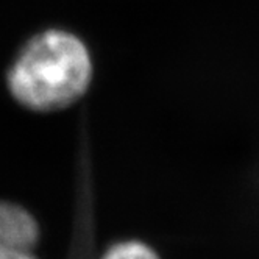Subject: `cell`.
<instances>
[{
	"mask_svg": "<svg viewBox=\"0 0 259 259\" xmlns=\"http://www.w3.org/2000/svg\"><path fill=\"white\" fill-rule=\"evenodd\" d=\"M91 53L78 36L46 30L22 47L7 84L13 99L36 113H53L77 103L92 81Z\"/></svg>",
	"mask_w": 259,
	"mask_h": 259,
	"instance_id": "obj_1",
	"label": "cell"
},
{
	"mask_svg": "<svg viewBox=\"0 0 259 259\" xmlns=\"http://www.w3.org/2000/svg\"><path fill=\"white\" fill-rule=\"evenodd\" d=\"M91 158L89 144H80L75 180V206H73L72 234L66 259H99L96 233V186Z\"/></svg>",
	"mask_w": 259,
	"mask_h": 259,
	"instance_id": "obj_2",
	"label": "cell"
},
{
	"mask_svg": "<svg viewBox=\"0 0 259 259\" xmlns=\"http://www.w3.org/2000/svg\"><path fill=\"white\" fill-rule=\"evenodd\" d=\"M39 236V224L28 209L0 200V248L34 251Z\"/></svg>",
	"mask_w": 259,
	"mask_h": 259,
	"instance_id": "obj_3",
	"label": "cell"
},
{
	"mask_svg": "<svg viewBox=\"0 0 259 259\" xmlns=\"http://www.w3.org/2000/svg\"><path fill=\"white\" fill-rule=\"evenodd\" d=\"M99 259H159V256L150 245L132 239L113 244Z\"/></svg>",
	"mask_w": 259,
	"mask_h": 259,
	"instance_id": "obj_4",
	"label": "cell"
},
{
	"mask_svg": "<svg viewBox=\"0 0 259 259\" xmlns=\"http://www.w3.org/2000/svg\"><path fill=\"white\" fill-rule=\"evenodd\" d=\"M0 259H38L34 251H16L0 248Z\"/></svg>",
	"mask_w": 259,
	"mask_h": 259,
	"instance_id": "obj_5",
	"label": "cell"
}]
</instances>
